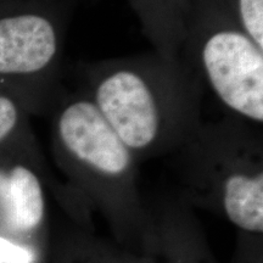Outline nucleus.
<instances>
[{
  "label": "nucleus",
  "instance_id": "obj_1",
  "mask_svg": "<svg viewBox=\"0 0 263 263\" xmlns=\"http://www.w3.org/2000/svg\"><path fill=\"white\" fill-rule=\"evenodd\" d=\"M87 95L138 162L168 156L201 123L203 85L182 58L156 52L74 66Z\"/></svg>",
  "mask_w": 263,
  "mask_h": 263
},
{
  "label": "nucleus",
  "instance_id": "obj_2",
  "mask_svg": "<svg viewBox=\"0 0 263 263\" xmlns=\"http://www.w3.org/2000/svg\"><path fill=\"white\" fill-rule=\"evenodd\" d=\"M51 147L68 184L106 219L114 240L143 252L145 200L138 162L81 89H66L48 115Z\"/></svg>",
  "mask_w": 263,
  "mask_h": 263
},
{
  "label": "nucleus",
  "instance_id": "obj_3",
  "mask_svg": "<svg viewBox=\"0 0 263 263\" xmlns=\"http://www.w3.org/2000/svg\"><path fill=\"white\" fill-rule=\"evenodd\" d=\"M168 157L188 205L223 217L239 235L263 236L261 127L227 115L201 121Z\"/></svg>",
  "mask_w": 263,
  "mask_h": 263
},
{
  "label": "nucleus",
  "instance_id": "obj_4",
  "mask_svg": "<svg viewBox=\"0 0 263 263\" xmlns=\"http://www.w3.org/2000/svg\"><path fill=\"white\" fill-rule=\"evenodd\" d=\"M179 57L233 116L263 124V47L222 0H190Z\"/></svg>",
  "mask_w": 263,
  "mask_h": 263
},
{
  "label": "nucleus",
  "instance_id": "obj_5",
  "mask_svg": "<svg viewBox=\"0 0 263 263\" xmlns=\"http://www.w3.org/2000/svg\"><path fill=\"white\" fill-rule=\"evenodd\" d=\"M74 0L0 3V87L29 116L48 117L64 85L66 34Z\"/></svg>",
  "mask_w": 263,
  "mask_h": 263
},
{
  "label": "nucleus",
  "instance_id": "obj_6",
  "mask_svg": "<svg viewBox=\"0 0 263 263\" xmlns=\"http://www.w3.org/2000/svg\"><path fill=\"white\" fill-rule=\"evenodd\" d=\"M44 162L39 150L0 155V235L26 239L45 224Z\"/></svg>",
  "mask_w": 263,
  "mask_h": 263
},
{
  "label": "nucleus",
  "instance_id": "obj_7",
  "mask_svg": "<svg viewBox=\"0 0 263 263\" xmlns=\"http://www.w3.org/2000/svg\"><path fill=\"white\" fill-rule=\"evenodd\" d=\"M143 252L151 263H217L195 210L176 190L145 201Z\"/></svg>",
  "mask_w": 263,
  "mask_h": 263
},
{
  "label": "nucleus",
  "instance_id": "obj_8",
  "mask_svg": "<svg viewBox=\"0 0 263 263\" xmlns=\"http://www.w3.org/2000/svg\"><path fill=\"white\" fill-rule=\"evenodd\" d=\"M139 20L153 50L164 58L179 57L190 0H127Z\"/></svg>",
  "mask_w": 263,
  "mask_h": 263
},
{
  "label": "nucleus",
  "instance_id": "obj_9",
  "mask_svg": "<svg viewBox=\"0 0 263 263\" xmlns=\"http://www.w3.org/2000/svg\"><path fill=\"white\" fill-rule=\"evenodd\" d=\"M57 263H151L145 252H138L100 238L89 227L71 221L61 234Z\"/></svg>",
  "mask_w": 263,
  "mask_h": 263
},
{
  "label": "nucleus",
  "instance_id": "obj_10",
  "mask_svg": "<svg viewBox=\"0 0 263 263\" xmlns=\"http://www.w3.org/2000/svg\"><path fill=\"white\" fill-rule=\"evenodd\" d=\"M20 150H39L25 107L0 87V155Z\"/></svg>",
  "mask_w": 263,
  "mask_h": 263
},
{
  "label": "nucleus",
  "instance_id": "obj_11",
  "mask_svg": "<svg viewBox=\"0 0 263 263\" xmlns=\"http://www.w3.org/2000/svg\"><path fill=\"white\" fill-rule=\"evenodd\" d=\"M240 26L263 47V0H222Z\"/></svg>",
  "mask_w": 263,
  "mask_h": 263
},
{
  "label": "nucleus",
  "instance_id": "obj_12",
  "mask_svg": "<svg viewBox=\"0 0 263 263\" xmlns=\"http://www.w3.org/2000/svg\"><path fill=\"white\" fill-rule=\"evenodd\" d=\"M239 240L233 263H262V236L239 235Z\"/></svg>",
  "mask_w": 263,
  "mask_h": 263
},
{
  "label": "nucleus",
  "instance_id": "obj_13",
  "mask_svg": "<svg viewBox=\"0 0 263 263\" xmlns=\"http://www.w3.org/2000/svg\"><path fill=\"white\" fill-rule=\"evenodd\" d=\"M32 261V254L22 246L15 245L9 239L0 236V262L28 263Z\"/></svg>",
  "mask_w": 263,
  "mask_h": 263
},
{
  "label": "nucleus",
  "instance_id": "obj_14",
  "mask_svg": "<svg viewBox=\"0 0 263 263\" xmlns=\"http://www.w3.org/2000/svg\"><path fill=\"white\" fill-rule=\"evenodd\" d=\"M4 2H6V0H0V3H4Z\"/></svg>",
  "mask_w": 263,
  "mask_h": 263
}]
</instances>
